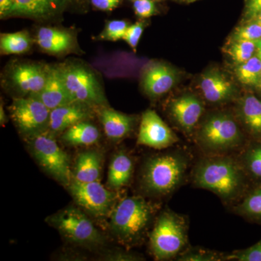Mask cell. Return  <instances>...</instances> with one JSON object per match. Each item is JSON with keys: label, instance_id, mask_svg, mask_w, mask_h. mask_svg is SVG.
I'll return each mask as SVG.
<instances>
[{"label": "cell", "instance_id": "cell-1", "mask_svg": "<svg viewBox=\"0 0 261 261\" xmlns=\"http://www.w3.org/2000/svg\"><path fill=\"white\" fill-rule=\"evenodd\" d=\"M192 178L196 187L213 192L226 203L243 198L250 181L238 158L229 154H205L196 163Z\"/></svg>", "mask_w": 261, "mask_h": 261}, {"label": "cell", "instance_id": "cell-2", "mask_svg": "<svg viewBox=\"0 0 261 261\" xmlns=\"http://www.w3.org/2000/svg\"><path fill=\"white\" fill-rule=\"evenodd\" d=\"M190 154L181 149L152 156L142 168L140 186L151 197H165L177 190L185 183Z\"/></svg>", "mask_w": 261, "mask_h": 261}, {"label": "cell", "instance_id": "cell-3", "mask_svg": "<svg viewBox=\"0 0 261 261\" xmlns=\"http://www.w3.org/2000/svg\"><path fill=\"white\" fill-rule=\"evenodd\" d=\"M196 143L205 154H230L246 144L236 116L226 111L211 113L196 130Z\"/></svg>", "mask_w": 261, "mask_h": 261}, {"label": "cell", "instance_id": "cell-4", "mask_svg": "<svg viewBox=\"0 0 261 261\" xmlns=\"http://www.w3.org/2000/svg\"><path fill=\"white\" fill-rule=\"evenodd\" d=\"M154 214V205L142 196L126 197L111 212V231L121 243L137 245L145 236Z\"/></svg>", "mask_w": 261, "mask_h": 261}, {"label": "cell", "instance_id": "cell-5", "mask_svg": "<svg viewBox=\"0 0 261 261\" xmlns=\"http://www.w3.org/2000/svg\"><path fill=\"white\" fill-rule=\"evenodd\" d=\"M188 222L183 215L163 211L149 234V248L155 260L176 258L188 245Z\"/></svg>", "mask_w": 261, "mask_h": 261}, {"label": "cell", "instance_id": "cell-6", "mask_svg": "<svg viewBox=\"0 0 261 261\" xmlns=\"http://www.w3.org/2000/svg\"><path fill=\"white\" fill-rule=\"evenodd\" d=\"M34 159L49 176L68 187L73 179L68 154L61 148L54 134L47 130L29 140Z\"/></svg>", "mask_w": 261, "mask_h": 261}, {"label": "cell", "instance_id": "cell-7", "mask_svg": "<svg viewBox=\"0 0 261 261\" xmlns=\"http://www.w3.org/2000/svg\"><path fill=\"white\" fill-rule=\"evenodd\" d=\"M47 222L68 243L87 247H97L105 243L102 233L77 207H66L59 211L48 217Z\"/></svg>", "mask_w": 261, "mask_h": 261}, {"label": "cell", "instance_id": "cell-8", "mask_svg": "<svg viewBox=\"0 0 261 261\" xmlns=\"http://www.w3.org/2000/svg\"><path fill=\"white\" fill-rule=\"evenodd\" d=\"M59 65L65 86L75 101L85 103L95 109L108 106L102 85L90 68L74 62Z\"/></svg>", "mask_w": 261, "mask_h": 261}, {"label": "cell", "instance_id": "cell-9", "mask_svg": "<svg viewBox=\"0 0 261 261\" xmlns=\"http://www.w3.org/2000/svg\"><path fill=\"white\" fill-rule=\"evenodd\" d=\"M50 111L34 97H15L9 107L15 127L27 140L49 129Z\"/></svg>", "mask_w": 261, "mask_h": 261}, {"label": "cell", "instance_id": "cell-10", "mask_svg": "<svg viewBox=\"0 0 261 261\" xmlns=\"http://www.w3.org/2000/svg\"><path fill=\"white\" fill-rule=\"evenodd\" d=\"M68 189L77 205L93 216L105 217L112 212L116 195L99 181L81 182L73 178Z\"/></svg>", "mask_w": 261, "mask_h": 261}, {"label": "cell", "instance_id": "cell-11", "mask_svg": "<svg viewBox=\"0 0 261 261\" xmlns=\"http://www.w3.org/2000/svg\"><path fill=\"white\" fill-rule=\"evenodd\" d=\"M178 138L153 110L145 111L141 118L137 144L155 149L176 145Z\"/></svg>", "mask_w": 261, "mask_h": 261}, {"label": "cell", "instance_id": "cell-12", "mask_svg": "<svg viewBox=\"0 0 261 261\" xmlns=\"http://www.w3.org/2000/svg\"><path fill=\"white\" fill-rule=\"evenodd\" d=\"M168 111L176 126L190 136L197 129L205 111V105L195 94H185L171 99Z\"/></svg>", "mask_w": 261, "mask_h": 261}, {"label": "cell", "instance_id": "cell-13", "mask_svg": "<svg viewBox=\"0 0 261 261\" xmlns=\"http://www.w3.org/2000/svg\"><path fill=\"white\" fill-rule=\"evenodd\" d=\"M47 65L25 62L15 64L10 70L9 80L21 97H31L39 93L45 83Z\"/></svg>", "mask_w": 261, "mask_h": 261}, {"label": "cell", "instance_id": "cell-14", "mask_svg": "<svg viewBox=\"0 0 261 261\" xmlns=\"http://www.w3.org/2000/svg\"><path fill=\"white\" fill-rule=\"evenodd\" d=\"M69 0H15L4 18L23 17L37 20H47L64 12Z\"/></svg>", "mask_w": 261, "mask_h": 261}, {"label": "cell", "instance_id": "cell-15", "mask_svg": "<svg viewBox=\"0 0 261 261\" xmlns=\"http://www.w3.org/2000/svg\"><path fill=\"white\" fill-rule=\"evenodd\" d=\"M51 110L74 102L66 86L59 65H47V78L42 90L34 96Z\"/></svg>", "mask_w": 261, "mask_h": 261}, {"label": "cell", "instance_id": "cell-16", "mask_svg": "<svg viewBox=\"0 0 261 261\" xmlns=\"http://www.w3.org/2000/svg\"><path fill=\"white\" fill-rule=\"evenodd\" d=\"M200 87L207 102L224 104L237 97L236 87L227 76L219 70H207L202 75Z\"/></svg>", "mask_w": 261, "mask_h": 261}, {"label": "cell", "instance_id": "cell-17", "mask_svg": "<svg viewBox=\"0 0 261 261\" xmlns=\"http://www.w3.org/2000/svg\"><path fill=\"white\" fill-rule=\"evenodd\" d=\"M95 108L85 103L74 101L55 108L50 111L49 130L55 135L63 133L68 128L93 117Z\"/></svg>", "mask_w": 261, "mask_h": 261}, {"label": "cell", "instance_id": "cell-18", "mask_svg": "<svg viewBox=\"0 0 261 261\" xmlns=\"http://www.w3.org/2000/svg\"><path fill=\"white\" fill-rule=\"evenodd\" d=\"M177 72L163 63L150 65L142 75V85L149 97L157 98L167 93L177 82Z\"/></svg>", "mask_w": 261, "mask_h": 261}, {"label": "cell", "instance_id": "cell-19", "mask_svg": "<svg viewBox=\"0 0 261 261\" xmlns=\"http://www.w3.org/2000/svg\"><path fill=\"white\" fill-rule=\"evenodd\" d=\"M95 112L102 123L106 137L111 140H123L135 128V116L119 112L108 106L96 108Z\"/></svg>", "mask_w": 261, "mask_h": 261}, {"label": "cell", "instance_id": "cell-20", "mask_svg": "<svg viewBox=\"0 0 261 261\" xmlns=\"http://www.w3.org/2000/svg\"><path fill=\"white\" fill-rule=\"evenodd\" d=\"M235 116L251 140H261V99L245 94L238 99Z\"/></svg>", "mask_w": 261, "mask_h": 261}, {"label": "cell", "instance_id": "cell-21", "mask_svg": "<svg viewBox=\"0 0 261 261\" xmlns=\"http://www.w3.org/2000/svg\"><path fill=\"white\" fill-rule=\"evenodd\" d=\"M36 42L43 51L51 55H63L74 48L71 33L54 27H41L36 34Z\"/></svg>", "mask_w": 261, "mask_h": 261}, {"label": "cell", "instance_id": "cell-22", "mask_svg": "<svg viewBox=\"0 0 261 261\" xmlns=\"http://www.w3.org/2000/svg\"><path fill=\"white\" fill-rule=\"evenodd\" d=\"M237 158L250 181L261 185V140L245 144Z\"/></svg>", "mask_w": 261, "mask_h": 261}, {"label": "cell", "instance_id": "cell-23", "mask_svg": "<svg viewBox=\"0 0 261 261\" xmlns=\"http://www.w3.org/2000/svg\"><path fill=\"white\" fill-rule=\"evenodd\" d=\"M134 173V162L124 151L118 152L110 165L108 173V185L114 190L126 186Z\"/></svg>", "mask_w": 261, "mask_h": 261}, {"label": "cell", "instance_id": "cell-24", "mask_svg": "<svg viewBox=\"0 0 261 261\" xmlns=\"http://www.w3.org/2000/svg\"><path fill=\"white\" fill-rule=\"evenodd\" d=\"M102 159L96 151H84L77 156L73 178L81 182L99 181Z\"/></svg>", "mask_w": 261, "mask_h": 261}, {"label": "cell", "instance_id": "cell-25", "mask_svg": "<svg viewBox=\"0 0 261 261\" xmlns=\"http://www.w3.org/2000/svg\"><path fill=\"white\" fill-rule=\"evenodd\" d=\"M99 139V130L89 121L73 125L61 135L62 141L70 146H90L97 143Z\"/></svg>", "mask_w": 261, "mask_h": 261}, {"label": "cell", "instance_id": "cell-26", "mask_svg": "<svg viewBox=\"0 0 261 261\" xmlns=\"http://www.w3.org/2000/svg\"><path fill=\"white\" fill-rule=\"evenodd\" d=\"M233 211L249 221L261 224V185L248 190Z\"/></svg>", "mask_w": 261, "mask_h": 261}, {"label": "cell", "instance_id": "cell-27", "mask_svg": "<svg viewBox=\"0 0 261 261\" xmlns=\"http://www.w3.org/2000/svg\"><path fill=\"white\" fill-rule=\"evenodd\" d=\"M32 39L27 31L2 34L0 51L3 55H21L32 48Z\"/></svg>", "mask_w": 261, "mask_h": 261}, {"label": "cell", "instance_id": "cell-28", "mask_svg": "<svg viewBox=\"0 0 261 261\" xmlns=\"http://www.w3.org/2000/svg\"><path fill=\"white\" fill-rule=\"evenodd\" d=\"M234 72L243 85L256 89L261 73V60L257 56H253L245 63L237 65Z\"/></svg>", "mask_w": 261, "mask_h": 261}, {"label": "cell", "instance_id": "cell-29", "mask_svg": "<svg viewBox=\"0 0 261 261\" xmlns=\"http://www.w3.org/2000/svg\"><path fill=\"white\" fill-rule=\"evenodd\" d=\"M178 261L230 260L229 255L201 247H187L176 257Z\"/></svg>", "mask_w": 261, "mask_h": 261}, {"label": "cell", "instance_id": "cell-30", "mask_svg": "<svg viewBox=\"0 0 261 261\" xmlns=\"http://www.w3.org/2000/svg\"><path fill=\"white\" fill-rule=\"evenodd\" d=\"M255 42L247 41H231L226 49V53L236 65L241 64L256 56Z\"/></svg>", "mask_w": 261, "mask_h": 261}, {"label": "cell", "instance_id": "cell-31", "mask_svg": "<svg viewBox=\"0 0 261 261\" xmlns=\"http://www.w3.org/2000/svg\"><path fill=\"white\" fill-rule=\"evenodd\" d=\"M261 39V27L254 21L244 22L235 29L231 41H247L256 42Z\"/></svg>", "mask_w": 261, "mask_h": 261}, {"label": "cell", "instance_id": "cell-32", "mask_svg": "<svg viewBox=\"0 0 261 261\" xmlns=\"http://www.w3.org/2000/svg\"><path fill=\"white\" fill-rule=\"evenodd\" d=\"M128 25H129L125 20H109L106 23L104 30L99 34V38L103 40L111 42L123 39Z\"/></svg>", "mask_w": 261, "mask_h": 261}, {"label": "cell", "instance_id": "cell-33", "mask_svg": "<svg viewBox=\"0 0 261 261\" xmlns=\"http://www.w3.org/2000/svg\"><path fill=\"white\" fill-rule=\"evenodd\" d=\"M229 258L230 260L261 261V240L248 248L233 252Z\"/></svg>", "mask_w": 261, "mask_h": 261}, {"label": "cell", "instance_id": "cell-34", "mask_svg": "<svg viewBox=\"0 0 261 261\" xmlns=\"http://www.w3.org/2000/svg\"><path fill=\"white\" fill-rule=\"evenodd\" d=\"M144 28H145V23L142 21L137 22V23L128 25L126 33H125L123 40L126 41L127 44L130 46L133 49H136L142 33H143Z\"/></svg>", "mask_w": 261, "mask_h": 261}, {"label": "cell", "instance_id": "cell-35", "mask_svg": "<svg viewBox=\"0 0 261 261\" xmlns=\"http://www.w3.org/2000/svg\"><path fill=\"white\" fill-rule=\"evenodd\" d=\"M135 14L141 18H148L157 13L155 5L152 0H135L134 1Z\"/></svg>", "mask_w": 261, "mask_h": 261}, {"label": "cell", "instance_id": "cell-36", "mask_svg": "<svg viewBox=\"0 0 261 261\" xmlns=\"http://www.w3.org/2000/svg\"><path fill=\"white\" fill-rule=\"evenodd\" d=\"M260 12H261V0H246L245 13H244V22L250 20Z\"/></svg>", "mask_w": 261, "mask_h": 261}, {"label": "cell", "instance_id": "cell-37", "mask_svg": "<svg viewBox=\"0 0 261 261\" xmlns=\"http://www.w3.org/2000/svg\"><path fill=\"white\" fill-rule=\"evenodd\" d=\"M121 0H91L92 4L97 9L105 10H112L118 7Z\"/></svg>", "mask_w": 261, "mask_h": 261}, {"label": "cell", "instance_id": "cell-38", "mask_svg": "<svg viewBox=\"0 0 261 261\" xmlns=\"http://www.w3.org/2000/svg\"><path fill=\"white\" fill-rule=\"evenodd\" d=\"M107 260H142V257L135 254L126 252H115L114 255L111 254L109 256L106 257Z\"/></svg>", "mask_w": 261, "mask_h": 261}, {"label": "cell", "instance_id": "cell-39", "mask_svg": "<svg viewBox=\"0 0 261 261\" xmlns=\"http://www.w3.org/2000/svg\"><path fill=\"white\" fill-rule=\"evenodd\" d=\"M15 0H0V17L2 19L4 18L8 10L11 8Z\"/></svg>", "mask_w": 261, "mask_h": 261}, {"label": "cell", "instance_id": "cell-40", "mask_svg": "<svg viewBox=\"0 0 261 261\" xmlns=\"http://www.w3.org/2000/svg\"><path fill=\"white\" fill-rule=\"evenodd\" d=\"M7 121L8 119H7L6 114H5L4 107H3V102H1V105H0V123H1V126H5Z\"/></svg>", "mask_w": 261, "mask_h": 261}, {"label": "cell", "instance_id": "cell-41", "mask_svg": "<svg viewBox=\"0 0 261 261\" xmlns=\"http://www.w3.org/2000/svg\"><path fill=\"white\" fill-rule=\"evenodd\" d=\"M247 21L255 22V23L259 24V25H260L261 27V12H260L259 13H257V15H255V16H254L253 18L250 19V20H247Z\"/></svg>", "mask_w": 261, "mask_h": 261}, {"label": "cell", "instance_id": "cell-42", "mask_svg": "<svg viewBox=\"0 0 261 261\" xmlns=\"http://www.w3.org/2000/svg\"><path fill=\"white\" fill-rule=\"evenodd\" d=\"M257 47L256 56L261 60V39L255 42Z\"/></svg>", "mask_w": 261, "mask_h": 261}, {"label": "cell", "instance_id": "cell-43", "mask_svg": "<svg viewBox=\"0 0 261 261\" xmlns=\"http://www.w3.org/2000/svg\"><path fill=\"white\" fill-rule=\"evenodd\" d=\"M256 89L258 90V92L261 93V73H260V80H259L258 84H257Z\"/></svg>", "mask_w": 261, "mask_h": 261}, {"label": "cell", "instance_id": "cell-44", "mask_svg": "<svg viewBox=\"0 0 261 261\" xmlns=\"http://www.w3.org/2000/svg\"><path fill=\"white\" fill-rule=\"evenodd\" d=\"M189 1H190V2H195V1H197V0H189Z\"/></svg>", "mask_w": 261, "mask_h": 261}, {"label": "cell", "instance_id": "cell-45", "mask_svg": "<svg viewBox=\"0 0 261 261\" xmlns=\"http://www.w3.org/2000/svg\"><path fill=\"white\" fill-rule=\"evenodd\" d=\"M132 1H135V0H132Z\"/></svg>", "mask_w": 261, "mask_h": 261}]
</instances>
